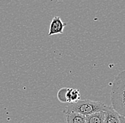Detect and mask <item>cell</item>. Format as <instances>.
Here are the masks:
<instances>
[{
  "label": "cell",
  "mask_w": 125,
  "mask_h": 123,
  "mask_svg": "<svg viewBox=\"0 0 125 123\" xmlns=\"http://www.w3.org/2000/svg\"><path fill=\"white\" fill-rule=\"evenodd\" d=\"M111 102L117 113L125 117V70L119 73L112 82Z\"/></svg>",
  "instance_id": "cell-1"
},
{
  "label": "cell",
  "mask_w": 125,
  "mask_h": 123,
  "mask_svg": "<svg viewBox=\"0 0 125 123\" xmlns=\"http://www.w3.org/2000/svg\"><path fill=\"white\" fill-rule=\"evenodd\" d=\"M104 123H120L119 115L112 106H107L104 111Z\"/></svg>",
  "instance_id": "cell-4"
},
{
  "label": "cell",
  "mask_w": 125,
  "mask_h": 123,
  "mask_svg": "<svg viewBox=\"0 0 125 123\" xmlns=\"http://www.w3.org/2000/svg\"><path fill=\"white\" fill-rule=\"evenodd\" d=\"M66 90H67V88H61L58 92V99L61 102H64V103L66 102V100H65Z\"/></svg>",
  "instance_id": "cell-8"
},
{
  "label": "cell",
  "mask_w": 125,
  "mask_h": 123,
  "mask_svg": "<svg viewBox=\"0 0 125 123\" xmlns=\"http://www.w3.org/2000/svg\"><path fill=\"white\" fill-rule=\"evenodd\" d=\"M104 111L94 112L85 116L86 123H104Z\"/></svg>",
  "instance_id": "cell-6"
},
{
  "label": "cell",
  "mask_w": 125,
  "mask_h": 123,
  "mask_svg": "<svg viewBox=\"0 0 125 123\" xmlns=\"http://www.w3.org/2000/svg\"><path fill=\"white\" fill-rule=\"evenodd\" d=\"M67 123H86L85 116L77 112L66 113Z\"/></svg>",
  "instance_id": "cell-7"
},
{
  "label": "cell",
  "mask_w": 125,
  "mask_h": 123,
  "mask_svg": "<svg viewBox=\"0 0 125 123\" xmlns=\"http://www.w3.org/2000/svg\"><path fill=\"white\" fill-rule=\"evenodd\" d=\"M107 105L98 101L91 100H80L75 103L69 104L63 110L64 113L77 112L83 115L87 116L94 112L105 111Z\"/></svg>",
  "instance_id": "cell-2"
},
{
  "label": "cell",
  "mask_w": 125,
  "mask_h": 123,
  "mask_svg": "<svg viewBox=\"0 0 125 123\" xmlns=\"http://www.w3.org/2000/svg\"><path fill=\"white\" fill-rule=\"evenodd\" d=\"M119 121L120 123H125V117L119 115Z\"/></svg>",
  "instance_id": "cell-9"
},
{
  "label": "cell",
  "mask_w": 125,
  "mask_h": 123,
  "mask_svg": "<svg viewBox=\"0 0 125 123\" xmlns=\"http://www.w3.org/2000/svg\"><path fill=\"white\" fill-rule=\"evenodd\" d=\"M65 100L66 102L69 104L75 103L80 100V92L78 89L67 88L65 93Z\"/></svg>",
  "instance_id": "cell-5"
},
{
  "label": "cell",
  "mask_w": 125,
  "mask_h": 123,
  "mask_svg": "<svg viewBox=\"0 0 125 123\" xmlns=\"http://www.w3.org/2000/svg\"><path fill=\"white\" fill-rule=\"evenodd\" d=\"M65 26L66 23H64L59 16H55L52 19L50 24L48 36H52L55 34H62Z\"/></svg>",
  "instance_id": "cell-3"
}]
</instances>
